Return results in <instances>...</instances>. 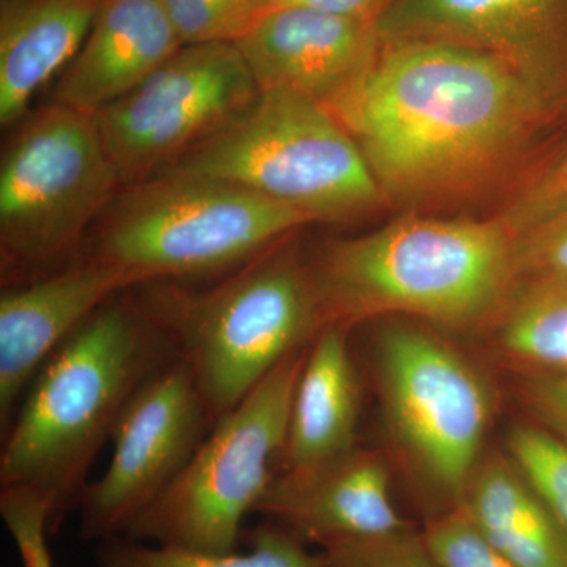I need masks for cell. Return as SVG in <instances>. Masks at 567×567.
<instances>
[{
  "label": "cell",
  "instance_id": "6da1fadb",
  "mask_svg": "<svg viewBox=\"0 0 567 567\" xmlns=\"http://www.w3.org/2000/svg\"><path fill=\"white\" fill-rule=\"evenodd\" d=\"M550 93L488 52L439 40H380L327 106L352 134L383 194L431 196L513 155Z\"/></svg>",
  "mask_w": 567,
  "mask_h": 567
},
{
  "label": "cell",
  "instance_id": "7a4b0ae2",
  "mask_svg": "<svg viewBox=\"0 0 567 567\" xmlns=\"http://www.w3.org/2000/svg\"><path fill=\"white\" fill-rule=\"evenodd\" d=\"M177 357L144 306L112 298L33 377L2 434L0 487L43 496L54 535L123 410Z\"/></svg>",
  "mask_w": 567,
  "mask_h": 567
},
{
  "label": "cell",
  "instance_id": "3957f363",
  "mask_svg": "<svg viewBox=\"0 0 567 567\" xmlns=\"http://www.w3.org/2000/svg\"><path fill=\"white\" fill-rule=\"evenodd\" d=\"M324 322L409 315L451 328L495 319L518 276L505 219H402L328 245L311 268Z\"/></svg>",
  "mask_w": 567,
  "mask_h": 567
},
{
  "label": "cell",
  "instance_id": "277c9868",
  "mask_svg": "<svg viewBox=\"0 0 567 567\" xmlns=\"http://www.w3.org/2000/svg\"><path fill=\"white\" fill-rule=\"evenodd\" d=\"M142 306L192 369L213 423L327 324L312 271L284 254H259L203 292L156 287Z\"/></svg>",
  "mask_w": 567,
  "mask_h": 567
},
{
  "label": "cell",
  "instance_id": "5b68a950",
  "mask_svg": "<svg viewBox=\"0 0 567 567\" xmlns=\"http://www.w3.org/2000/svg\"><path fill=\"white\" fill-rule=\"evenodd\" d=\"M312 221L237 183L163 173L123 194L85 254L122 268L140 286L246 264Z\"/></svg>",
  "mask_w": 567,
  "mask_h": 567
},
{
  "label": "cell",
  "instance_id": "8992f818",
  "mask_svg": "<svg viewBox=\"0 0 567 567\" xmlns=\"http://www.w3.org/2000/svg\"><path fill=\"white\" fill-rule=\"evenodd\" d=\"M164 173L237 183L315 221L352 218L383 197L363 152L330 107L287 91L260 92Z\"/></svg>",
  "mask_w": 567,
  "mask_h": 567
},
{
  "label": "cell",
  "instance_id": "52a82bcc",
  "mask_svg": "<svg viewBox=\"0 0 567 567\" xmlns=\"http://www.w3.org/2000/svg\"><path fill=\"white\" fill-rule=\"evenodd\" d=\"M118 183L95 115L61 103L35 112L0 164V257L9 286L70 259Z\"/></svg>",
  "mask_w": 567,
  "mask_h": 567
},
{
  "label": "cell",
  "instance_id": "ba28073f",
  "mask_svg": "<svg viewBox=\"0 0 567 567\" xmlns=\"http://www.w3.org/2000/svg\"><path fill=\"white\" fill-rule=\"evenodd\" d=\"M306 354L290 353L219 417L177 480L123 536L204 554L237 551L241 522L274 481Z\"/></svg>",
  "mask_w": 567,
  "mask_h": 567
},
{
  "label": "cell",
  "instance_id": "9c48e42d",
  "mask_svg": "<svg viewBox=\"0 0 567 567\" xmlns=\"http://www.w3.org/2000/svg\"><path fill=\"white\" fill-rule=\"evenodd\" d=\"M375 369L388 421L434 492L435 517L457 509L483 461L494 409L486 380L447 342L399 322L377 336Z\"/></svg>",
  "mask_w": 567,
  "mask_h": 567
},
{
  "label": "cell",
  "instance_id": "30bf717a",
  "mask_svg": "<svg viewBox=\"0 0 567 567\" xmlns=\"http://www.w3.org/2000/svg\"><path fill=\"white\" fill-rule=\"evenodd\" d=\"M259 93L233 41L185 44L95 117L121 182H144L229 125Z\"/></svg>",
  "mask_w": 567,
  "mask_h": 567
},
{
  "label": "cell",
  "instance_id": "8fae6325",
  "mask_svg": "<svg viewBox=\"0 0 567 567\" xmlns=\"http://www.w3.org/2000/svg\"><path fill=\"white\" fill-rule=\"evenodd\" d=\"M213 424L186 361L177 357L159 369L118 417L106 472L82 492L81 539L125 535L177 480Z\"/></svg>",
  "mask_w": 567,
  "mask_h": 567
},
{
  "label": "cell",
  "instance_id": "7c38bea8",
  "mask_svg": "<svg viewBox=\"0 0 567 567\" xmlns=\"http://www.w3.org/2000/svg\"><path fill=\"white\" fill-rule=\"evenodd\" d=\"M379 39L439 40L496 55L554 93L567 61V0H395Z\"/></svg>",
  "mask_w": 567,
  "mask_h": 567
},
{
  "label": "cell",
  "instance_id": "4fadbf2b",
  "mask_svg": "<svg viewBox=\"0 0 567 567\" xmlns=\"http://www.w3.org/2000/svg\"><path fill=\"white\" fill-rule=\"evenodd\" d=\"M133 276L96 257L7 287L0 297V427L9 429L25 391L63 341L121 290Z\"/></svg>",
  "mask_w": 567,
  "mask_h": 567
},
{
  "label": "cell",
  "instance_id": "5bb4252c",
  "mask_svg": "<svg viewBox=\"0 0 567 567\" xmlns=\"http://www.w3.org/2000/svg\"><path fill=\"white\" fill-rule=\"evenodd\" d=\"M256 513L323 550L413 527L395 506L385 458L358 447L315 468L281 472Z\"/></svg>",
  "mask_w": 567,
  "mask_h": 567
},
{
  "label": "cell",
  "instance_id": "9a60e30c",
  "mask_svg": "<svg viewBox=\"0 0 567 567\" xmlns=\"http://www.w3.org/2000/svg\"><path fill=\"white\" fill-rule=\"evenodd\" d=\"M235 47L259 92L287 91L327 103L374 58L375 21L305 9L260 14Z\"/></svg>",
  "mask_w": 567,
  "mask_h": 567
},
{
  "label": "cell",
  "instance_id": "2e32d148",
  "mask_svg": "<svg viewBox=\"0 0 567 567\" xmlns=\"http://www.w3.org/2000/svg\"><path fill=\"white\" fill-rule=\"evenodd\" d=\"M182 47L163 0H102L87 39L63 71L54 103L96 115Z\"/></svg>",
  "mask_w": 567,
  "mask_h": 567
},
{
  "label": "cell",
  "instance_id": "e0dca14e",
  "mask_svg": "<svg viewBox=\"0 0 567 567\" xmlns=\"http://www.w3.org/2000/svg\"><path fill=\"white\" fill-rule=\"evenodd\" d=\"M102 0H2L0 123L21 121L37 95L76 58Z\"/></svg>",
  "mask_w": 567,
  "mask_h": 567
},
{
  "label": "cell",
  "instance_id": "ac0fdd59",
  "mask_svg": "<svg viewBox=\"0 0 567 567\" xmlns=\"http://www.w3.org/2000/svg\"><path fill=\"white\" fill-rule=\"evenodd\" d=\"M360 386L346 323L324 324L295 388L282 472L315 468L357 447Z\"/></svg>",
  "mask_w": 567,
  "mask_h": 567
},
{
  "label": "cell",
  "instance_id": "d6986e66",
  "mask_svg": "<svg viewBox=\"0 0 567 567\" xmlns=\"http://www.w3.org/2000/svg\"><path fill=\"white\" fill-rule=\"evenodd\" d=\"M458 507L514 566L567 567V529L503 454L483 457Z\"/></svg>",
  "mask_w": 567,
  "mask_h": 567
},
{
  "label": "cell",
  "instance_id": "ffe728a7",
  "mask_svg": "<svg viewBox=\"0 0 567 567\" xmlns=\"http://www.w3.org/2000/svg\"><path fill=\"white\" fill-rule=\"evenodd\" d=\"M524 278L495 316V344L535 375H567V275Z\"/></svg>",
  "mask_w": 567,
  "mask_h": 567
},
{
  "label": "cell",
  "instance_id": "44dd1931",
  "mask_svg": "<svg viewBox=\"0 0 567 567\" xmlns=\"http://www.w3.org/2000/svg\"><path fill=\"white\" fill-rule=\"evenodd\" d=\"M95 563L96 567H327L323 554H311L303 539L276 522L252 533L246 554H204L115 536L96 543Z\"/></svg>",
  "mask_w": 567,
  "mask_h": 567
},
{
  "label": "cell",
  "instance_id": "7402d4cb",
  "mask_svg": "<svg viewBox=\"0 0 567 567\" xmlns=\"http://www.w3.org/2000/svg\"><path fill=\"white\" fill-rule=\"evenodd\" d=\"M506 451L522 480L567 529V440L546 425L514 424Z\"/></svg>",
  "mask_w": 567,
  "mask_h": 567
},
{
  "label": "cell",
  "instance_id": "603a6c76",
  "mask_svg": "<svg viewBox=\"0 0 567 567\" xmlns=\"http://www.w3.org/2000/svg\"><path fill=\"white\" fill-rule=\"evenodd\" d=\"M327 567H445L436 561L415 527L324 548Z\"/></svg>",
  "mask_w": 567,
  "mask_h": 567
},
{
  "label": "cell",
  "instance_id": "cb8c5ba5",
  "mask_svg": "<svg viewBox=\"0 0 567 567\" xmlns=\"http://www.w3.org/2000/svg\"><path fill=\"white\" fill-rule=\"evenodd\" d=\"M421 536L445 567H516L477 533L462 507L429 520Z\"/></svg>",
  "mask_w": 567,
  "mask_h": 567
},
{
  "label": "cell",
  "instance_id": "d4e9b609",
  "mask_svg": "<svg viewBox=\"0 0 567 567\" xmlns=\"http://www.w3.org/2000/svg\"><path fill=\"white\" fill-rule=\"evenodd\" d=\"M0 516L20 554L22 567H54L48 535L50 507L25 487H0Z\"/></svg>",
  "mask_w": 567,
  "mask_h": 567
},
{
  "label": "cell",
  "instance_id": "484cf974",
  "mask_svg": "<svg viewBox=\"0 0 567 567\" xmlns=\"http://www.w3.org/2000/svg\"><path fill=\"white\" fill-rule=\"evenodd\" d=\"M518 276L567 275V210L516 235Z\"/></svg>",
  "mask_w": 567,
  "mask_h": 567
},
{
  "label": "cell",
  "instance_id": "4316f807",
  "mask_svg": "<svg viewBox=\"0 0 567 567\" xmlns=\"http://www.w3.org/2000/svg\"><path fill=\"white\" fill-rule=\"evenodd\" d=\"M567 210V151L518 197L505 223L514 235Z\"/></svg>",
  "mask_w": 567,
  "mask_h": 567
},
{
  "label": "cell",
  "instance_id": "83f0119b",
  "mask_svg": "<svg viewBox=\"0 0 567 567\" xmlns=\"http://www.w3.org/2000/svg\"><path fill=\"white\" fill-rule=\"evenodd\" d=\"M525 401L540 423L567 440V375L528 377Z\"/></svg>",
  "mask_w": 567,
  "mask_h": 567
},
{
  "label": "cell",
  "instance_id": "f1b7e54d",
  "mask_svg": "<svg viewBox=\"0 0 567 567\" xmlns=\"http://www.w3.org/2000/svg\"><path fill=\"white\" fill-rule=\"evenodd\" d=\"M249 24L260 14L278 9H305L358 20H379L385 0H245ZM248 29V28H246Z\"/></svg>",
  "mask_w": 567,
  "mask_h": 567
}]
</instances>
